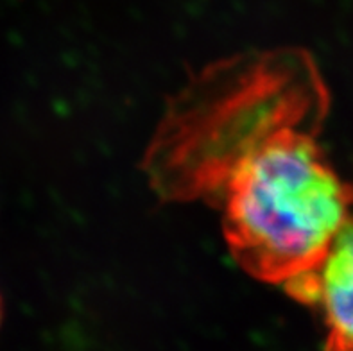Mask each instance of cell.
Here are the masks:
<instances>
[{
  "label": "cell",
  "mask_w": 353,
  "mask_h": 351,
  "mask_svg": "<svg viewBox=\"0 0 353 351\" xmlns=\"http://www.w3.org/2000/svg\"><path fill=\"white\" fill-rule=\"evenodd\" d=\"M327 112V85L307 50L237 54L170 99L142 169L160 199L219 206L244 161L283 131L319 133Z\"/></svg>",
  "instance_id": "cell-1"
},
{
  "label": "cell",
  "mask_w": 353,
  "mask_h": 351,
  "mask_svg": "<svg viewBox=\"0 0 353 351\" xmlns=\"http://www.w3.org/2000/svg\"><path fill=\"white\" fill-rule=\"evenodd\" d=\"M316 134L274 137L239 167L219 205L233 260L285 290L318 269L353 215V185L328 163Z\"/></svg>",
  "instance_id": "cell-2"
},
{
  "label": "cell",
  "mask_w": 353,
  "mask_h": 351,
  "mask_svg": "<svg viewBox=\"0 0 353 351\" xmlns=\"http://www.w3.org/2000/svg\"><path fill=\"white\" fill-rule=\"evenodd\" d=\"M285 292L321 310L327 348L353 350V215L332 240L318 269Z\"/></svg>",
  "instance_id": "cell-3"
}]
</instances>
